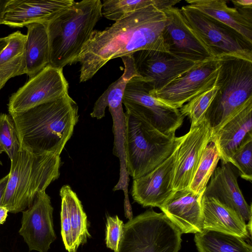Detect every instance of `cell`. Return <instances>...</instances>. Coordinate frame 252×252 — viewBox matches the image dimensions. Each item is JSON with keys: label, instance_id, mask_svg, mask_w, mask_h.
Listing matches in <instances>:
<instances>
[{"label": "cell", "instance_id": "obj_1", "mask_svg": "<svg viewBox=\"0 0 252 252\" xmlns=\"http://www.w3.org/2000/svg\"><path fill=\"white\" fill-rule=\"evenodd\" d=\"M166 20L164 12L151 4L102 31L94 30L75 62L81 65L80 82L91 79L115 58L143 50L168 52L162 37Z\"/></svg>", "mask_w": 252, "mask_h": 252}, {"label": "cell", "instance_id": "obj_2", "mask_svg": "<svg viewBox=\"0 0 252 252\" xmlns=\"http://www.w3.org/2000/svg\"><path fill=\"white\" fill-rule=\"evenodd\" d=\"M11 116L21 148L60 156L78 121V106L67 94Z\"/></svg>", "mask_w": 252, "mask_h": 252}, {"label": "cell", "instance_id": "obj_3", "mask_svg": "<svg viewBox=\"0 0 252 252\" xmlns=\"http://www.w3.org/2000/svg\"><path fill=\"white\" fill-rule=\"evenodd\" d=\"M100 0L74 1L46 24L49 42V64L63 69L74 63L101 18Z\"/></svg>", "mask_w": 252, "mask_h": 252}, {"label": "cell", "instance_id": "obj_4", "mask_svg": "<svg viewBox=\"0 0 252 252\" xmlns=\"http://www.w3.org/2000/svg\"><path fill=\"white\" fill-rule=\"evenodd\" d=\"M61 161L56 154L34 153L20 148L11 159L2 206L12 213L30 207L37 193L58 179Z\"/></svg>", "mask_w": 252, "mask_h": 252}, {"label": "cell", "instance_id": "obj_5", "mask_svg": "<svg viewBox=\"0 0 252 252\" xmlns=\"http://www.w3.org/2000/svg\"><path fill=\"white\" fill-rule=\"evenodd\" d=\"M126 109V170L128 176L136 179L151 172L166 159L182 136H166L138 114Z\"/></svg>", "mask_w": 252, "mask_h": 252}, {"label": "cell", "instance_id": "obj_6", "mask_svg": "<svg viewBox=\"0 0 252 252\" xmlns=\"http://www.w3.org/2000/svg\"><path fill=\"white\" fill-rule=\"evenodd\" d=\"M217 59L218 90L205 116L213 133L252 100V61L228 56Z\"/></svg>", "mask_w": 252, "mask_h": 252}, {"label": "cell", "instance_id": "obj_7", "mask_svg": "<svg viewBox=\"0 0 252 252\" xmlns=\"http://www.w3.org/2000/svg\"><path fill=\"white\" fill-rule=\"evenodd\" d=\"M181 235L163 213L147 210L124 224L114 252H178Z\"/></svg>", "mask_w": 252, "mask_h": 252}, {"label": "cell", "instance_id": "obj_8", "mask_svg": "<svg viewBox=\"0 0 252 252\" xmlns=\"http://www.w3.org/2000/svg\"><path fill=\"white\" fill-rule=\"evenodd\" d=\"M192 31L216 58L233 56L252 61V43L233 29L189 5L180 9Z\"/></svg>", "mask_w": 252, "mask_h": 252}, {"label": "cell", "instance_id": "obj_9", "mask_svg": "<svg viewBox=\"0 0 252 252\" xmlns=\"http://www.w3.org/2000/svg\"><path fill=\"white\" fill-rule=\"evenodd\" d=\"M150 88L138 76L126 85L123 99L126 109L138 114L162 134L175 136L184 117L179 109L159 100L150 94Z\"/></svg>", "mask_w": 252, "mask_h": 252}, {"label": "cell", "instance_id": "obj_10", "mask_svg": "<svg viewBox=\"0 0 252 252\" xmlns=\"http://www.w3.org/2000/svg\"><path fill=\"white\" fill-rule=\"evenodd\" d=\"M68 88L63 69L48 65L11 95L8 103L9 115L20 114L58 99L68 94Z\"/></svg>", "mask_w": 252, "mask_h": 252}, {"label": "cell", "instance_id": "obj_11", "mask_svg": "<svg viewBox=\"0 0 252 252\" xmlns=\"http://www.w3.org/2000/svg\"><path fill=\"white\" fill-rule=\"evenodd\" d=\"M219 70L217 58L198 63L160 90L150 94L166 104L179 109L202 92L214 87Z\"/></svg>", "mask_w": 252, "mask_h": 252}, {"label": "cell", "instance_id": "obj_12", "mask_svg": "<svg viewBox=\"0 0 252 252\" xmlns=\"http://www.w3.org/2000/svg\"><path fill=\"white\" fill-rule=\"evenodd\" d=\"M131 56L137 75L151 91L161 89L198 63L156 50H140Z\"/></svg>", "mask_w": 252, "mask_h": 252}, {"label": "cell", "instance_id": "obj_13", "mask_svg": "<svg viewBox=\"0 0 252 252\" xmlns=\"http://www.w3.org/2000/svg\"><path fill=\"white\" fill-rule=\"evenodd\" d=\"M163 12L166 20L162 37L168 53L197 63L216 58L192 31L180 9L173 7Z\"/></svg>", "mask_w": 252, "mask_h": 252}, {"label": "cell", "instance_id": "obj_14", "mask_svg": "<svg viewBox=\"0 0 252 252\" xmlns=\"http://www.w3.org/2000/svg\"><path fill=\"white\" fill-rule=\"evenodd\" d=\"M53 210L50 197L42 191L37 193L31 206L22 212L19 233L30 250L47 252L56 239Z\"/></svg>", "mask_w": 252, "mask_h": 252}, {"label": "cell", "instance_id": "obj_15", "mask_svg": "<svg viewBox=\"0 0 252 252\" xmlns=\"http://www.w3.org/2000/svg\"><path fill=\"white\" fill-rule=\"evenodd\" d=\"M213 131L206 120L190 127L182 136L178 145L173 188L174 190L189 188L196 170L202 152L211 141Z\"/></svg>", "mask_w": 252, "mask_h": 252}, {"label": "cell", "instance_id": "obj_16", "mask_svg": "<svg viewBox=\"0 0 252 252\" xmlns=\"http://www.w3.org/2000/svg\"><path fill=\"white\" fill-rule=\"evenodd\" d=\"M180 142L172 154L158 167L148 174L133 179L131 194L135 202L143 207L159 208L174 192L173 180Z\"/></svg>", "mask_w": 252, "mask_h": 252}, {"label": "cell", "instance_id": "obj_17", "mask_svg": "<svg viewBox=\"0 0 252 252\" xmlns=\"http://www.w3.org/2000/svg\"><path fill=\"white\" fill-rule=\"evenodd\" d=\"M73 0H9L4 25L23 28L35 23L46 24L72 5Z\"/></svg>", "mask_w": 252, "mask_h": 252}, {"label": "cell", "instance_id": "obj_18", "mask_svg": "<svg viewBox=\"0 0 252 252\" xmlns=\"http://www.w3.org/2000/svg\"><path fill=\"white\" fill-rule=\"evenodd\" d=\"M203 194L212 197L240 215L246 222L252 218V205L246 201L239 188L232 164L221 162L213 173Z\"/></svg>", "mask_w": 252, "mask_h": 252}, {"label": "cell", "instance_id": "obj_19", "mask_svg": "<svg viewBox=\"0 0 252 252\" xmlns=\"http://www.w3.org/2000/svg\"><path fill=\"white\" fill-rule=\"evenodd\" d=\"M189 188L175 190L159 207L162 213L182 233H196L203 230L201 199Z\"/></svg>", "mask_w": 252, "mask_h": 252}, {"label": "cell", "instance_id": "obj_20", "mask_svg": "<svg viewBox=\"0 0 252 252\" xmlns=\"http://www.w3.org/2000/svg\"><path fill=\"white\" fill-rule=\"evenodd\" d=\"M252 100L228 120L211 140L218 149L221 162H229L235 152L247 140L252 138Z\"/></svg>", "mask_w": 252, "mask_h": 252}, {"label": "cell", "instance_id": "obj_21", "mask_svg": "<svg viewBox=\"0 0 252 252\" xmlns=\"http://www.w3.org/2000/svg\"><path fill=\"white\" fill-rule=\"evenodd\" d=\"M201 206L203 230L221 232L244 239L249 237L246 222L234 211L214 198L204 194Z\"/></svg>", "mask_w": 252, "mask_h": 252}, {"label": "cell", "instance_id": "obj_22", "mask_svg": "<svg viewBox=\"0 0 252 252\" xmlns=\"http://www.w3.org/2000/svg\"><path fill=\"white\" fill-rule=\"evenodd\" d=\"M188 5L235 30L252 43V17L229 7L224 0H186Z\"/></svg>", "mask_w": 252, "mask_h": 252}, {"label": "cell", "instance_id": "obj_23", "mask_svg": "<svg viewBox=\"0 0 252 252\" xmlns=\"http://www.w3.org/2000/svg\"><path fill=\"white\" fill-rule=\"evenodd\" d=\"M26 27V74L31 78L49 65V42L46 24L35 23Z\"/></svg>", "mask_w": 252, "mask_h": 252}, {"label": "cell", "instance_id": "obj_24", "mask_svg": "<svg viewBox=\"0 0 252 252\" xmlns=\"http://www.w3.org/2000/svg\"><path fill=\"white\" fill-rule=\"evenodd\" d=\"M8 37V43L0 53V90L10 78L26 74V35L17 31Z\"/></svg>", "mask_w": 252, "mask_h": 252}, {"label": "cell", "instance_id": "obj_25", "mask_svg": "<svg viewBox=\"0 0 252 252\" xmlns=\"http://www.w3.org/2000/svg\"><path fill=\"white\" fill-rule=\"evenodd\" d=\"M194 241L199 252H252L244 238L217 231L204 229L195 234Z\"/></svg>", "mask_w": 252, "mask_h": 252}, {"label": "cell", "instance_id": "obj_26", "mask_svg": "<svg viewBox=\"0 0 252 252\" xmlns=\"http://www.w3.org/2000/svg\"><path fill=\"white\" fill-rule=\"evenodd\" d=\"M121 58L125 66L124 71L122 76L112 83L95 101L90 114L92 118L101 119L105 116L107 107L122 105L126 84L131 78L138 76L132 56Z\"/></svg>", "mask_w": 252, "mask_h": 252}, {"label": "cell", "instance_id": "obj_27", "mask_svg": "<svg viewBox=\"0 0 252 252\" xmlns=\"http://www.w3.org/2000/svg\"><path fill=\"white\" fill-rule=\"evenodd\" d=\"M60 195L67 206L73 241L72 252H76L78 247L86 243L88 239L91 237L88 229L87 217L81 201L70 186H63Z\"/></svg>", "mask_w": 252, "mask_h": 252}, {"label": "cell", "instance_id": "obj_28", "mask_svg": "<svg viewBox=\"0 0 252 252\" xmlns=\"http://www.w3.org/2000/svg\"><path fill=\"white\" fill-rule=\"evenodd\" d=\"M220 159L215 143L212 140L204 149L189 188L196 193H204L208 182Z\"/></svg>", "mask_w": 252, "mask_h": 252}, {"label": "cell", "instance_id": "obj_29", "mask_svg": "<svg viewBox=\"0 0 252 252\" xmlns=\"http://www.w3.org/2000/svg\"><path fill=\"white\" fill-rule=\"evenodd\" d=\"M217 90L218 87L215 85L193 97L179 109L183 117L189 119L190 127L199 125L205 120L206 111Z\"/></svg>", "mask_w": 252, "mask_h": 252}, {"label": "cell", "instance_id": "obj_30", "mask_svg": "<svg viewBox=\"0 0 252 252\" xmlns=\"http://www.w3.org/2000/svg\"><path fill=\"white\" fill-rule=\"evenodd\" d=\"M155 3V0H104L102 3V15L116 22Z\"/></svg>", "mask_w": 252, "mask_h": 252}, {"label": "cell", "instance_id": "obj_31", "mask_svg": "<svg viewBox=\"0 0 252 252\" xmlns=\"http://www.w3.org/2000/svg\"><path fill=\"white\" fill-rule=\"evenodd\" d=\"M0 144L10 160L20 148L13 119L4 113L0 114Z\"/></svg>", "mask_w": 252, "mask_h": 252}, {"label": "cell", "instance_id": "obj_32", "mask_svg": "<svg viewBox=\"0 0 252 252\" xmlns=\"http://www.w3.org/2000/svg\"><path fill=\"white\" fill-rule=\"evenodd\" d=\"M229 162L235 166L242 178L252 181V138L247 140L231 156Z\"/></svg>", "mask_w": 252, "mask_h": 252}, {"label": "cell", "instance_id": "obj_33", "mask_svg": "<svg viewBox=\"0 0 252 252\" xmlns=\"http://www.w3.org/2000/svg\"><path fill=\"white\" fill-rule=\"evenodd\" d=\"M123 221L117 215L108 216L106 219V245L107 248L116 251L123 234Z\"/></svg>", "mask_w": 252, "mask_h": 252}, {"label": "cell", "instance_id": "obj_34", "mask_svg": "<svg viewBox=\"0 0 252 252\" xmlns=\"http://www.w3.org/2000/svg\"><path fill=\"white\" fill-rule=\"evenodd\" d=\"M61 235L64 247L68 252H72V236L68 208L65 200L61 197Z\"/></svg>", "mask_w": 252, "mask_h": 252}, {"label": "cell", "instance_id": "obj_35", "mask_svg": "<svg viewBox=\"0 0 252 252\" xmlns=\"http://www.w3.org/2000/svg\"><path fill=\"white\" fill-rule=\"evenodd\" d=\"M231 1L234 5V8L242 13L252 17V0H233Z\"/></svg>", "mask_w": 252, "mask_h": 252}, {"label": "cell", "instance_id": "obj_36", "mask_svg": "<svg viewBox=\"0 0 252 252\" xmlns=\"http://www.w3.org/2000/svg\"><path fill=\"white\" fill-rule=\"evenodd\" d=\"M9 178L8 174L0 179V206H2Z\"/></svg>", "mask_w": 252, "mask_h": 252}, {"label": "cell", "instance_id": "obj_37", "mask_svg": "<svg viewBox=\"0 0 252 252\" xmlns=\"http://www.w3.org/2000/svg\"><path fill=\"white\" fill-rule=\"evenodd\" d=\"M9 0H0V25L4 23V16L6 6Z\"/></svg>", "mask_w": 252, "mask_h": 252}, {"label": "cell", "instance_id": "obj_38", "mask_svg": "<svg viewBox=\"0 0 252 252\" xmlns=\"http://www.w3.org/2000/svg\"><path fill=\"white\" fill-rule=\"evenodd\" d=\"M8 210L4 206H0V224H3L7 217Z\"/></svg>", "mask_w": 252, "mask_h": 252}, {"label": "cell", "instance_id": "obj_39", "mask_svg": "<svg viewBox=\"0 0 252 252\" xmlns=\"http://www.w3.org/2000/svg\"><path fill=\"white\" fill-rule=\"evenodd\" d=\"M8 43V36L0 38V53L6 47Z\"/></svg>", "mask_w": 252, "mask_h": 252}, {"label": "cell", "instance_id": "obj_40", "mask_svg": "<svg viewBox=\"0 0 252 252\" xmlns=\"http://www.w3.org/2000/svg\"><path fill=\"white\" fill-rule=\"evenodd\" d=\"M3 152H4V150L1 145L0 144V154H1ZM0 164L2 165V162L0 160Z\"/></svg>", "mask_w": 252, "mask_h": 252}]
</instances>
